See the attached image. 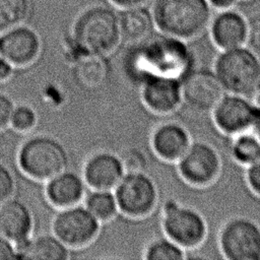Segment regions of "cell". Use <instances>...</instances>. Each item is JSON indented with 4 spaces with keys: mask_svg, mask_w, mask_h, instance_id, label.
I'll return each mask as SVG.
<instances>
[{
    "mask_svg": "<svg viewBox=\"0 0 260 260\" xmlns=\"http://www.w3.org/2000/svg\"><path fill=\"white\" fill-rule=\"evenodd\" d=\"M120 160L124 171L128 172H144L147 167V158L145 154L138 148H129L122 152Z\"/></svg>",
    "mask_w": 260,
    "mask_h": 260,
    "instance_id": "83f0119b",
    "label": "cell"
},
{
    "mask_svg": "<svg viewBox=\"0 0 260 260\" xmlns=\"http://www.w3.org/2000/svg\"><path fill=\"white\" fill-rule=\"evenodd\" d=\"M124 175L119 157L112 153H96L88 158L83 169L86 184L94 190H111Z\"/></svg>",
    "mask_w": 260,
    "mask_h": 260,
    "instance_id": "ac0fdd59",
    "label": "cell"
},
{
    "mask_svg": "<svg viewBox=\"0 0 260 260\" xmlns=\"http://www.w3.org/2000/svg\"><path fill=\"white\" fill-rule=\"evenodd\" d=\"M248 34L245 46L260 57V15L248 19Z\"/></svg>",
    "mask_w": 260,
    "mask_h": 260,
    "instance_id": "f1b7e54d",
    "label": "cell"
},
{
    "mask_svg": "<svg viewBox=\"0 0 260 260\" xmlns=\"http://www.w3.org/2000/svg\"><path fill=\"white\" fill-rule=\"evenodd\" d=\"M245 182L248 189L260 198V156L245 167Z\"/></svg>",
    "mask_w": 260,
    "mask_h": 260,
    "instance_id": "f546056e",
    "label": "cell"
},
{
    "mask_svg": "<svg viewBox=\"0 0 260 260\" xmlns=\"http://www.w3.org/2000/svg\"><path fill=\"white\" fill-rule=\"evenodd\" d=\"M187 252L165 235L151 240L145 247L143 258L145 260H183Z\"/></svg>",
    "mask_w": 260,
    "mask_h": 260,
    "instance_id": "603a6c76",
    "label": "cell"
},
{
    "mask_svg": "<svg viewBox=\"0 0 260 260\" xmlns=\"http://www.w3.org/2000/svg\"><path fill=\"white\" fill-rule=\"evenodd\" d=\"M253 131L255 132V134L258 136V138L260 139V117L258 119V121L256 122L254 128H253Z\"/></svg>",
    "mask_w": 260,
    "mask_h": 260,
    "instance_id": "74e56055",
    "label": "cell"
},
{
    "mask_svg": "<svg viewBox=\"0 0 260 260\" xmlns=\"http://www.w3.org/2000/svg\"><path fill=\"white\" fill-rule=\"evenodd\" d=\"M37 123V115L35 111L27 106H18L13 109L10 124L11 126L21 132L30 130Z\"/></svg>",
    "mask_w": 260,
    "mask_h": 260,
    "instance_id": "4316f807",
    "label": "cell"
},
{
    "mask_svg": "<svg viewBox=\"0 0 260 260\" xmlns=\"http://www.w3.org/2000/svg\"><path fill=\"white\" fill-rule=\"evenodd\" d=\"M119 210L132 218L149 215L158 203V189L144 172H128L115 187Z\"/></svg>",
    "mask_w": 260,
    "mask_h": 260,
    "instance_id": "9c48e42d",
    "label": "cell"
},
{
    "mask_svg": "<svg viewBox=\"0 0 260 260\" xmlns=\"http://www.w3.org/2000/svg\"><path fill=\"white\" fill-rule=\"evenodd\" d=\"M68 247L55 236H41L15 245L18 259L65 260L69 257Z\"/></svg>",
    "mask_w": 260,
    "mask_h": 260,
    "instance_id": "44dd1931",
    "label": "cell"
},
{
    "mask_svg": "<svg viewBox=\"0 0 260 260\" xmlns=\"http://www.w3.org/2000/svg\"><path fill=\"white\" fill-rule=\"evenodd\" d=\"M217 246L226 260H260V224L245 215H235L219 226Z\"/></svg>",
    "mask_w": 260,
    "mask_h": 260,
    "instance_id": "52a82bcc",
    "label": "cell"
},
{
    "mask_svg": "<svg viewBox=\"0 0 260 260\" xmlns=\"http://www.w3.org/2000/svg\"><path fill=\"white\" fill-rule=\"evenodd\" d=\"M160 226L166 237L186 251L200 247L208 236V224L203 214L175 198L164 202Z\"/></svg>",
    "mask_w": 260,
    "mask_h": 260,
    "instance_id": "5b68a950",
    "label": "cell"
},
{
    "mask_svg": "<svg viewBox=\"0 0 260 260\" xmlns=\"http://www.w3.org/2000/svg\"><path fill=\"white\" fill-rule=\"evenodd\" d=\"M249 21L244 14L231 8L212 15L207 30L211 43L218 50H225L246 44Z\"/></svg>",
    "mask_w": 260,
    "mask_h": 260,
    "instance_id": "5bb4252c",
    "label": "cell"
},
{
    "mask_svg": "<svg viewBox=\"0 0 260 260\" xmlns=\"http://www.w3.org/2000/svg\"><path fill=\"white\" fill-rule=\"evenodd\" d=\"M12 75V65L0 57V81L6 80Z\"/></svg>",
    "mask_w": 260,
    "mask_h": 260,
    "instance_id": "8d00e7d4",
    "label": "cell"
},
{
    "mask_svg": "<svg viewBox=\"0 0 260 260\" xmlns=\"http://www.w3.org/2000/svg\"><path fill=\"white\" fill-rule=\"evenodd\" d=\"M195 64L189 42L160 34L137 43L127 56L126 69L131 79L140 84L150 77L182 80Z\"/></svg>",
    "mask_w": 260,
    "mask_h": 260,
    "instance_id": "6da1fadb",
    "label": "cell"
},
{
    "mask_svg": "<svg viewBox=\"0 0 260 260\" xmlns=\"http://www.w3.org/2000/svg\"><path fill=\"white\" fill-rule=\"evenodd\" d=\"M85 206L99 221L112 219L119 210L115 194H112L110 190L93 191L87 196Z\"/></svg>",
    "mask_w": 260,
    "mask_h": 260,
    "instance_id": "cb8c5ba5",
    "label": "cell"
},
{
    "mask_svg": "<svg viewBox=\"0 0 260 260\" xmlns=\"http://www.w3.org/2000/svg\"><path fill=\"white\" fill-rule=\"evenodd\" d=\"M114 5L121 7V8H131L136 6H142L148 0H110Z\"/></svg>",
    "mask_w": 260,
    "mask_h": 260,
    "instance_id": "d590c367",
    "label": "cell"
},
{
    "mask_svg": "<svg viewBox=\"0 0 260 260\" xmlns=\"http://www.w3.org/2000/svg\"><path fill=\"white\" fill-rule=\"evenodd\" d=\"M239 0H207L208 4L212 8V10L221 11L234 8V6L237 4Z\"/></svg>",
    "mask_w": 260,
    "mask_h": 260,
    "instance_id": "836d02e7",
    "label": "cell"
},
{
    "mask_svg": "<svg viewBox=\"0 0 260 260\" xmlns=\"http://www.w3.org/2000/svg\"><path fill=\"white\" fill-rule=\"evenodd\" d=\"M18 259L15 246L0 235V260Z\"/></svg>",
    "mask_w": 260,
    "mask_h": 260,
    "instance_id": "d6a6232c",
    "label": "cell"
},
{
    "mask_svg": "<svg viewBox=\"0 0 260 260\" xmlns=\"http://www.w3.org/2000/svg\"><path fill=\"white\" fill-rule=\"evenodd\" d=\"M175 164L180 178L187 185L199 189L212 186L222 171V160L218 150L205 140L193 139Z\"/></svg>",
    "mask_w": 260,
    "mask_h": 260,
    "instance_id": "ba28073f",
    "label": "cell"
},
{
    "mask_svg": "<svg viewBox=\"0 0 260 260\" xmlns=\"http://www.w3.org/2000/svg\"><path fill=\"white\" fill-rule=\"evenodd\" d=\"M40 39L29 27L14 26L0 37V57L13 66H25L38 57Z\"/></svg>",
    "mask_w": 260,
    "mask_h": 260,
    "instance_id": "2e32d148",
    "label": "cell"
},
{
    "mask_svg": "<svg viewBox=\"0 0 260 260\" xmlns=\"http://www.w3.org/2000/svg\"><path fill=\"white\" fill-rule=\"evenodd\" d=\"M212 70L225 92L248 95L260 82V57L245 45L219 50Z\"/></svg>",
    "mask_w": 260,
    "mask_h": 260,
    "instance_id": "277c9868",
    "label": "cell"
},
{
    "mask_svg": "<svg viewBox=\"0 0 260 260\" xmlns=\"http://www.w3.org/2000/svg\"><path fill=\"white\" fill-rule=\"evenodd\" d=\"M14 186V179L10 171L0 164V203L10 198Z\"/></svg>",
    "mask_w": 260,
    "mask_h": 260,
    "instance_id": "4dcf8cb0",
    "label": "cell"
},
{
    "mask_svg": "<svg viewBox=\"0 0 260 260\" xmlns=\"http://www.w3.org/2000/svg\"><path fill=\"white\" fill-rule=\"evenodd\" d=\"M118 18L121 39L131 43L147 39L155 27L151 11L143 5L124 9Z\"/></svg>",
    "mask_w": 260,
    "mask_h": 260,
    "instance_id": "ffe728a7",
    "label": "cell"
},
{
    "mask_svg": "<svg viewBox=\"0 0 260 260\" xmlns=\"http://www.w3.org/2000/svg\"><path fill=\"white\" fill-rule=\"evenodd\" d=\"M103 56L87 55L78 60L77 76L85 85L94 86L101 83L106 75V65Z\"/></svg>",
    "mask_w": 260,
    "mask_h": 260,
    "instance_id": "484cf974",
    "label": "cell"
},
{
    "mask_svg": "<svg viewBox=\"0 0 260 260\" xmlns=\"http://www.w3.org/2000/svg\"><path fill=\"white\" fill-rule=\"evenodd\" d=\"M28 10V0H0V32L21 23L26 18Z\"/></svg>",
    "mask_w": 260,
    "mask_h": 260,
    "instance_id": "d4e9b609",
    "label": "cell"
},
{
    "mask_svg": "<svg viewBox=\"0 0 260 260\" xmlns=\"http://www.w3.org/2000/svg\"><path fill=\"white\" fill-rule=\"evenodd\" d=\"M54 236L65 246L79 248L88 245L99 234L100 221L81 206L62 208L53 219Z\"/></svg>",
    "mask_w": 260,
    "mask_h": 260,
    "instance_id": "30bf717a",
    "label": "cell"
},
{
    "mask_svg": "<svg viewBox=\"0 0 260 260\" xmlns=\"http://www.w3.org/2000/svg\"><path fill=\"white\" fill-rule=\"evenodd\" d=\"M13 109L14 105L10 98L0 92V129L6 127L10 123Z\"/></svg>",
    "mask_w": 260,
    "mask_h": 260,
    "instance_id": "1f68e13d",
    "label": "cell"
},
{
    "mask_svg": "<svg viewBox=\"0 0 260 260\" xmlns=\"http://www.w3.org/2000/svg\"><path fill=\"white\" fill-rule=\"evenodd\" d=\"M215 128L226 136L253 130L260 115L247 95L225 92L209 113Z\"/></svg>",
    "mask_w": 260,
    "mask_h": 260,
    "instance_id": "8fae6325",
    "label": "cell"
},
{
    "mask_svg": "<svg viewBox=\"0 0 260 260\" xmlns=\"http://www.w3.org/2000/svg\"><path fill=\"white\" fill-rule=\"evenodd\" d=\"M151 14L160 34L189 42L207 29L212 8L207 0H154Z\"/></svg>",
    "mask_w": 260,
    "mask_h": 260,
    "instance_id": "7a4b0ae2",
    "label": "cell"
},
{
    "mask_svg": "<svg viewBox=\"0 0 260 260\" xmlns=\"http://www.w3.org/2000/svg\"><path fill=\"white\" fill-rule=\"evenodd\" d=\"M84 194V185L72 172H61L51 178L46 187L48 200L56 207L65 208L78 203Z\"/></svg>",
    "mask_w": 260,
    "mask_h": 260,
    "instance_id": "d6986e66",
    "label": "cell"
},
{
    "mask_svg": "<svg viewBox=\"0 0 260 260\" xmlns=\"http://www.w3.org/2000/svg\"><path fill=\"white\" fill-rule=\"evenodd\" d=\"M141 100L152 113L168 116L183 105L182 80L168 77H150L140 83Z\"/></svg>",
    "mask_w": 260,
    "mask_h": 260,
    "instance_id": "4fadbf2b",
    "label": "cell"
},
{
    "mask_svg": "<svg viewBox=\"0 0 260 260\" xmlns=\"http://www.w3.org/2000/svg\"><path fill=\"white\" fill-rule=\"evenodd\" d=\"M192 140L188 128L182 123L172 120L154 128L150 137V145L158 158L175 164L187 150Z\"/></svg>",
    "mask_w": 260,
    "mask_h": 260,
    "instance_id": "9a60e30c",
    "label": "cell"
},
{
    "mask_svg": "<svg viewBox=\"0 0 260 260\" xmlns=\"http://www.w3.org/2000/svg\"><path fill=\"white\" fill-rule=\"evenodd\" d=\"M247 96H248L251 105L254 107V109L260 115V82L249 92V94Z\"/></svg>",
    "mask_w": 260,
    "mask_h": 260,
    "instance_id": "e575fe53",
    "label": "cell"
},
{
    "mask_svg": "<svg viewBox=\"0 0 260 260\" xmlns=\"http://www.w3.org/2000/svg\"><path fill=\"white\" fill-rule=\"evenodd\" d=\"M70 40L80 58L87 55L108 54L121 40L119 18L108 7H91L75 21Z\"/></svg>",
    "mask_w": 260,
    "mask_h": 260,
    "instance_id": "3957f363",
    "label": "cell"
},
{
    "mask_svg": "<svg viewBox=\"0 0 260 260\" xmlns=\"http://www.w3.org/2000/svg\"><path fill=\"white\" fill-rule=\"evenodd\" d=\"M225 93L212 68H194L182 79L183 105L190 110L206 114Z\"/></svg>",
    "mask_w": 260,
    "mask_h": 260,
    "instance_id": "7c38bea8",
    "label": "cell"
},
{
    "mask_svg": "<svg viewBox=\"0 0 260 260\" xmlns=\"http://www.w3.org/2000/svg\"><path fill=\"white\" fill-rule=\"evenodd\" d=\"M232 159L244 168L260 156V139L253 130L232 136L230 145Z\"/></svg>",
    "mask_w": 260,
    "mask_h": 260,
    "instance_id": "7402d4cb",
    "label": "cell"
},
{
    "mask_svg": "<svg viewBox=\"0 0 260 260\" xmlns=\"http://www.w3.org/2000/svg\"><path fill=\"white\" fill-rule=\"evenodd\" d=\"M18 164L28 177L46 181L63 172L68 165L65 148L57 140L36 136L25 141L18 152Z\"/></svg>",
    "mask_w": 260,
    "mask_h": 260,
    "instance_id": "8992f818",
    "label": "cell"
},
{
    "mask_svg": "<svg viewBox=\"0 0 260 260\" xmlns=\"http://www.w3.org/2000/svg\"><path fill=\"white\" fill-rule=\"evenodd\" d=\"M32 215L19 200L7 199L0 203V235L17 245L28 239L32 230Z\"/></svg>",
    "mask_w": 260,
    "mask_h": 260,
    "instance_id": "e0dca14e",
    "label": "cell"
}]
</instances>
